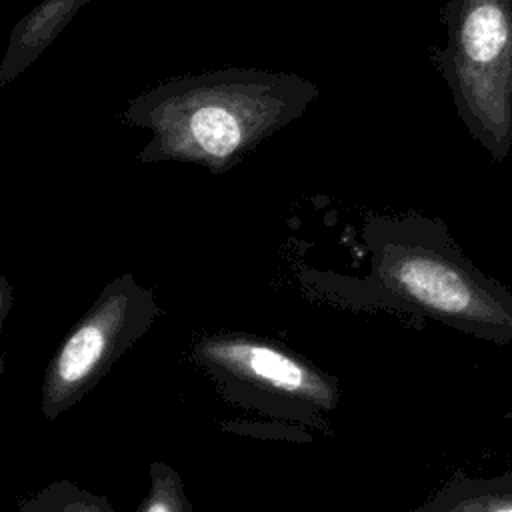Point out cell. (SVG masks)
<instances>
[{
	"mask_svg": "<svg viewBox=\"0 0 512 512\" xmlns=\"http://www.w3.org/2000/svg\"><path fill=\"white\" fill-rule=\"evenodd\" d=\"M190 356L224 400L270 418L320 428L340 402L336 376L274 338L238 330L202 334Z\"/></svg>",
	"mask_w": 512,
	"mask_h": 512,
	"instance_id": "cell-3",
	"label": "cell"
},
{
	"mask_svg": "<svg viewBox=\"0 0 512 512\" xmlns=\"http://www.w3.org/2000/svg\"><path fill=\"white\" fill-rule=\"evenodd\" d=\"M150 486L136 512H194L176 468L154 460L148 468Z\"/></svg>",
	"mask_w": 512,
	"mask_h": 512,
	"instance_id": "cell-9",
	"label": "cell"
},
{
	"mask_svg": "<svg viewBox=\"0 0 512 512\" xmlns=\"http://www.w3.org/2000/svg\"><path fill=\"white\" fill-rule=\"evenodd\" d=\"M86 0H46L12 34L8 52L2 62V84L22 72L52 42L60 28Z\"/></svg>",
	"mask_w": 512,
	"mask_h": 512,
	"instance_id": "cell-7",
	"label": "cell"
},
{
	"mask_svg": "<svg viewBox=\"0 0 512 512\" xmlns=\"http://www.w3.org/2000/svg\"><path fill=\"white\" fill-rule=\"evenodd\" d=\"M368 254L364 278L316 274L322 298L356 310H388L436 320L498 346L512 344V292L476 266L448 226L430 216H372L362 232Z\"/></svg>",
	"mask_w": 512,
	"mask_h": 512,
	"instance_id": "cell-1",
	"label": "cell"
},
{
	"mask_svg": "<svg viewBox=\"0 0 512 512\" xmlns=\"http://www.w3.org/2000/svg\"><path fill=\"white\" fill-rule=\"evenodd\" d=\"M314 94L294 76L228 70L168 82L132 102L126 118L154 130L142 160L196 162L220 174L302 114Z\"/></svg>",
	"mask_w": 512,
	"mask_h": 512,
	"instance_id": "cell-2",
	"label": "cell"
},
{
	"mask_svg": "<svg viewBox=\"0 0 512 512\" xmlns=\"http://www.w3.org/2000/svg\"><path fill=\"white\" fill-rule=\"evenodd\" d=\"M434 60L470 136L504 162L512 150V0H448Z\"/></svg>",
	"mask_w": 512,
	"mask_h": 512,
	"instance_id": "cell-4",
	"label": "cell"
},
{
	"mask_svg": "<svg viewBox=\"0 0 512 512\" xmlns=\"http://www.w3.org/2000/svg\"><path fill=\"white\" fill-rule=\"evenodd\" d=\"M414 512H512V470L488 478L458 472Z\"/></svg>",
	"mask_w": 512,
	"mask_h": 512,
	"instance_id": "cell-6",
	"label": "cell"
},
{
	"mask_svg": "<svg viewBox=\"0 0 512 512\" xmlns=\"http://www.w3.org/2000/svg\"><path fill=\"white\" fill-rule=\"evenodd\" d=\"M16 512H114V506L104 494L70 480H56L26 498Z\"/></svg>",
	"mask_w": 512,
	"mask_h": 512,
	"instance_id": "cell-8",
	"label": "cell"
},
{
	"mask_svg": "<svg viewBox=\"0 0 512 512\" xmlns=\"http://www.w3.org/2000/svg\"><path fill=\"white\" fill-rule=\"evenodd\" d=\"M148 286L126 272L110 280L46 366L40 408L48 422L78 404L160 318Z\"/></svg>",
	"mask_w": 512,
	"mask_h": 512,
	"instance_id": "cell-5",
	"label": "cell"
}]
</instances>
